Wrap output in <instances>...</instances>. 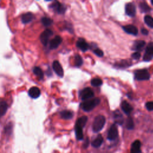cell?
<instances>
[{
  "label": "cell",
  "mask_w": 153,
  "mask_h": 153,
  "mask_svg": "<svg viewBox=\"0 0 153 153\" xmlns=\"http://www.w3.org/2000/svg\"><path fill=\"white\" fill-rule=\"evenodd\" d=\"M105 118L104 116L99 115L96 116L93 123V132L97 133L102 129L105 124Z\"/></svg>",
  "instance_id": "cell-1"
},
{
  "label": "cell",
  "mask_w": 153,
  "mask_h": 153,
  "mask_svg": "<svg viewBox=\"0 0 153 153\" xmlns=\"http://www.w3.org/2000/svg\"><path fill=\"white\" fill-rule=\"evenodd\" d=\"M100 103V99L97 97L90 99V100H87L84 101L83 104H81V107L82 109L86 112H89L92 111L93 108H94L97 105H98Z\"/></svg>",
  "instance_id": "cell-2"
},
{
  "label": "cell",
  "mask_w": 153,
  "mask_h": 153,
  "mask_svg": "<svg viewBox=\"0 0 153 153\" xmlns=\"http://www.w3.org/2000/svg\"><path fill=\"white\" fill-rule=\"evenodd\" d=\"M135 78L139 81L148 80L150 78V75L146 70H139L135 73Z\"/></svg>",
  "instance_id": "cell-3"
},
{
  "label": "cell",
  "mask_w": 153,
  "mask_h": 153,
  "mask_svg": "<svg viewBox=\"0 0 153 153\" xmlns=\"http://www.w3.org/2000/svg\"><path fill=\"white\" fill-rule=\"evenodd\" d=\"M50 8L53 10L55 12L58 13V14H64L67 10L66 6L58 1H54L50 5Z\"/></svg>",
  "instance_id": "cell-4"
},
{
  "label": "cell",
  "mask_w": 153,
  "mask_h": 153,
  "mask_svg": "<svg viewBox=\"0 0 153 153\" xmlns=\"http://www.w3.org/2000/svg\"><path fill=\"white\" fill-rule=\"evenodd\" d=\"M53 34V32L50 29H45L40 35V40L41 43L46 46L48 44L49 38L52 37Z\"/></svg>",
  "instance_id": "cell-5"
},
{
  "label": "cell",
  "mask_w": 153,
  "mask_h": 153,
  "mask_svg": "<svg viewBox=\"0 0 153 153\" xmlns=\"http://www.w3.org/2000/svg\"><path fill=\"white\" fill-rule=\"evenodd\" d=\"M153 58V42H149L146 48L145 53L143 56L144 61H149Z\"/></svg>",
  "instance_id": "cell-6"
},
{
  "label": "cell",
  "mask_w": 153,
  "mask_h": 153,
  "mask_svg": "<svg viewBox=\"0 0 153 153\" xmlns=\"http://www.w3.org/2000/svg\"><path fill=\"white\" fill-rule=\"evenodd\" d=\"M119 132L117 126L116 124H113L108 130L107 139L110 141H114L117 138Z\"/></svg>",
  "instance_id": "cell-7"
},
{
  "label": "cell",
  "mask_w": 153,
  "mask_h": 153,
  "mask_svg": "<svg viewBox=\"0 0 153 153\" xmlns=\"http://www.w3.org/2000/svg\"><path fill=\"white\" fill-rule=\"evenodd\" d=\"M80 95L83 100H87L92 98L94 96V92L90 88H85L80 93Z\"/></svg>",
  "instance_id": "cell-8"
},
{
  "label": "cell",
  "mask_w": 153,
  "mask_h": 153,
  "mask_svg": "<svg viewBox=\"0 0 153 153\" xmlns=\"http://www.w3.org/2000/svg\"><path fill=\"white\" fill-rule=\"evenodd\" d=\"M62 41V38L61 37L58 35L56 36L53 39H52L50 41L49 43V47L50 49H55L57 48L59 45L61 44Z\"/></svg>",
  "instance_id": "cell-9"
},
{
  "label": "cell",
  "mask_w": 153,
  "mask_h": 153,
  "mask_svg": "<svg viewBox=\"0 0 153 153\" xmlns=\"http://www.w3.org/2000/svg\"><path fill=\"white\" fill-rule=\"evenodd\" d=\"M53 69L55 73L60 77H62L64 76V70L61 65V64L58 61H55L53 63Z\"/></svg>",
  "instance_id": "cell-10"
},
{
  "label": "cell",
  "mask_w": 153,
  "mask_h": 153,
  "mask_svg": "<svg viewBox=\"0 0 153 153\" xmlns=\"http://www.w3.org/2000/svg\"><path fill=\"white\" fill-rule=\"evenodd\" d=\"M8 108L9 106L6 102L2 99H0V119L6 114Z\"/></svg>",
  "instance_id": "cell-11"
},
{
  "label": "cell",
  "mask_w": 153,
  "mask_h": 153,
  "mask_svg": "<svg viewBox=\"0 0 153 153\" xmlns=\"http://www.w3.org/2000/svg\"><path fill=\"white\" fill-rule=\"evenodd\" d=\"M126 13L130 16L133 17L136 15V7L133 3H127L126 5Z\"/></svg>",
  "instance_id": "cell-12"
},
{
  "label": "cell",
  "mask_w": 153,
  "mask_h": 153,
  "mask_svg": "<svg viewBox=\"0 0 153 153\" xmlns=\"http://www.w3.org/2000/svg\"><path fill=\"white\" fill-rule=\"evenodd\" d=\"M123 29L126 32L133 35H136L138 33V30L137 28L134 25H126L123 27Z\"/></svg>",
  "instance_id": "cell-13"
},
{
  "label": "cell",
  "mask_w": 153,
  "mask_h": 153,
  "mask_svg": "<svg viewBox=\"0 0 153 153\" xmlns=\"http://www.w3.org/2000/svg\"><path fill=\"white\" fill-rule=\"evenodd\" d=\"M28 94L33 99H37L41 95V91L38 87H32L29 90Z\"/></svg>",
  "instance_id": "cell-14"
},
{
  "label": "cell",
  "mask_w": 153,
  "mask_h": 153,
  "mask_svg": "<svg viewBox=\"0 0 153 153\" xmlns=\"http://www.w3.org/2000/svg\"><path fill=\"white\" fill-rule=\"evenodd\" d=\"M141 143L139 140L135 141L131 145L130 153H141Z\"/></svg>",
  "instance_id": "cell-15"
},
{
  "label": "cell",
  "mask_w": 153,
  "mask_h": 153,
  "mask_svg": "<svg viewBox=\"0 0 153 153\" xmlns=\"http://www.w3.org/2000/svg\"><path fill=\"white\" fill-rule=\"evenodd\" d=\"M34 19V15L32 13H26L21 17V20L23 24H26L32 22Z\"/></svg>",
  "instance_id": "cell-16"
},
{
  "label": "cell",
  "mask_w": 153,
  "mask_h": 153,
  "mask_svg": "<svg viewBox=\"0 0 153 153\" xmlns=\"http://www.w3.org/2000/svg\"><path fill=\"white\" fill-rule=\"evenodd\" d=\"M77 46L83 52H86L89 49V45L83 38H79L77 42Z\"/></svg>",
  "instance_id": "cell-17"
},
{
  "label": "cell",
  "mask_w": 153,
  "mask_h": 153,
  "mask_svg": "<svg viewBox=\"0 0 153 153\" xmlns=\"http://www.w3.org/2000/svg\"><path fill=\"white\" fill-rule=\"evenodd\" d=\"M121 107L123 112L127 115L130 114V113L133 111L132 107L126 100L122 102V103L121 104Z\"/></svg>",
  "instance_id": "cell-18"
},
{
  "label": "cell",
  "mask_w": 153,
  "mask_h": 153,
  "mask_svg": "<svg viewBox=\"0 0 153 153\" xmlns=\"http://www.w3.org/2000/svg\"><path fill=\"white\" fill-rule=\"evenodd\" d=\"M104 141L103 138L101 135H98L97 137L92 142V145L94 148H99L102 144Z\"/></svg>",
  "instance_id": "cell-19"
},
{
  "label": "cell",
  "mask_w": 153,
  "mask_h": 153,
  "mask_svg": "<svg viewBox=\"0 0 153 153\" xmlns=\"http://www.w3.org/2000/svg\"><path fill=\"white\" fill-rule=\"evenodd\" d=\"M145 41L143 40H138L136 41L132 47V50L135 51H139L142 49V48L145 45Z\"/></svg>",
  "instance_id": "cell-20"
},
{
  "label": "cell",
  "mask_w": 153,
  "mask_h": 153,
  "mask_svg": "<svg viewBox=\"0 0 153 153\" xmlns=\"http://www.w3.org/2000/svg\"><path fill=\"white\" fill-rule=\"evenodd\" d=\"M75 135L76 138L78 141H81L84 138V135H83V127L75 124Z\"/></svg>",
  "instance_id": "cell-21"
},
{
  "label": "cell",
  "mask_w": 153,
  "mask_h": 153,
  "mask_svg": "<svg viewBox=\"0 0 153 153\" xmlns=\"http://www.w3.org/2000/svg\"><path fill=\"white\" fill-rule=\"evenodd\" d=\"M33 73L36 75L39 80H41L44 78V74L42 70L38 67H35L33 68Z\"/></svg>",
  "instance_id": "cell-22"
},
{
  "label": "cell",
  "mask_w": 153,
  "mask_h": 153,
  "mask_svg": "<svg viewBox=\"0 0 153 153\" xmlns=\"http://www.w3.org/2000/svg\"><path fill=\"white\" fill-rule=\"evenodd\" d=\"M60 115H61V117L65 120H70L73 117L72 112L70 111H67V110L62 111V112H61Z\"/></svg>",
  "instance_id": "cell-23"
},
{
  "label": "cell",
  "mask_w": 153,
  "mask_h": 153,
  "mask_svg": "<svg viewBox=\"0 0 153 153\" xmlns=\"http://www.w3.org/2000/svg\"><path fill=\"white\" fill-rule=\"evenodd\" d=\"M114 118L116 119V122L117 124L122 125L123 123V118L121 113L119 111H116L114 112Z\"/></svg>",
  "instance_id": "cell-24"
},
{
  "label": "cell",
  "mask_w": 153,
  "mask_h": 153,
  "mask_svg": "<svg viewBox=\"0 0 153 153\" xmlns=\"http://www.w3.org/2000/svg\"><path fill=\"white\" fill-rule=\"evenodd\" d=\"M41 23L45 27H48L51 26L53 23V20L47 17H43L41 18Z\"/></svg>",
  "instance_id": "cell-25"
},
{
  "label": "cell",
  "mask_w": 153,
  "mask_h": 153,
  "mask_svg": "<svg viewBox=\"0 0 153 153\" xmlns=\"http://www.w3.org/2000/svg\"><path fill=\"white\" fill-rule=\"evenodd\" d=\"M139 8L142 12L143 13H148L151 11V8L148 5V4L145 2H142L139 4Z\"/></svg>",
  "instance_id": "cell-26"
},
{
  "label": "cell",
  "mask_w": 153,
  "mask_h": 153,
  "mask_svg": "<svg viewBox=\"0 0 153 153\" xmlns=\"http://www.w3.org/2000/svg\"><path fill=\"white\" fill-rule=\"evenodd\" d=\"M87 120H88V118L87 116H83L77 120L75 124H77L83 128L86 126Z\"/></svg>",
  "instance_id": "cell-27"
},
{
  "label": "cell",
  "mask_w": 153,
  "mask_h": 153,
  "mask_svg": "<svg viewBox=\"0 0 153 153\" xmlns=\"http://www.w3.org/2000/svg\"><path fill=\"white\" fill-rule=\"evenodd\" d=\"M83 59L79 55H76L74 58V64L77 67H80L83 64Z\"/></svg>",
  "instance_id": "cell-28"
},
{
  "label": "cell",
  "mask_w": 153,
  "mask_h": 153,
  "mask_svg": "<svg viewBox=\"0 0 153 153\" xmlns=\"http://www.w3.org/2000/svg\"><path fill=\"white\" fill-rule=\"evenodd\" d=\"M144 21L145 23L150 28H153V18L148 15H146L144 18Z\"/></svg>",
  "instance_id": "cell-29"
},
{
  "label": "cell",
  "mask_w": 153,
  "mask_h": 153,
  "mask_svg": "<svg viewBox=\"0 0 153 153\" xmlns=\"http://www.w3.org/2000/svg\"><path fill=\"white\" fill-rule=\"evenodd\" d=\"M91 84L94 87H99L102 84V81L99 78H95L91 81Z\"/></svg>",
  "instance_id": "cell-30"
},
{
  "label": "cell",
  "mask_w": 153,
  "mask_h": 153,
  "mask_svg": "<svg viewBox=\"0 0 153 153\" xmlns=\"http://www.w3.org/2000/svg\"><path fill=\"white\" fill-rule=\"evenodd\" d=\"M126 128L128 130H132L134 128V123L131 117H128L126 122Z\"/></svg>",
  "instance_id": "cell-31"
},
{
  "label": "cell",
  "mask_w": 153,
  "mask_h": 153,
  "mask_svg": "<svg viewBox=\"0 0 153 153\" xmlns=\"http://www.w3.org/2000/svg\"><path fill=\"white\" fill-rule=\"evenodd\" d=\"M93 52L96 56H97L99 57H102L104 56V52L99 48L94 49L93 50Z\"/></svg>",
  "instance_id": "cell-32"
},
{
  "label": "cell",
  "mask_w": 153,
  "mask_h": 153,
  "mask_svg": "<svg viewBox=\"0 0 153 153\" xmlns=\"http://www.w3.org/2000/svg\"><path fill=\"white\" fill-rule=\"evenodd\" d=\"M146 108L148 111L153 110V102H148L146 104Z\"/></svg>",
  "instance_id": "cell-33"
},
{
  "label": "cell",
  "mask_w": 153,
  "mask_h": 153,
  "mask_svg": "<svg viewBox=\"0 0 153 153\" xmlns=\"http://www.w3.org/2000/svg\"><path fill=\"white\" fill-rule=\"evenodd\" d=\"M132 58L134 59H139L141 58V54L138 52H136L132 55Z\"/></svg>",
  "instance_id": "cell-34"
},
{
  "label": "cell",
  "mask_w": 153,
  "mask_h": 153,
  "mask_svg": "<svg viewBox=\"0 0 153 153\" xmlns=\"http://www.w3.org/2000/svg\"><path fill=\"white\" fill-rule=\"evenodd\" d=\"M89 139L88 138H86V139L84 141V143H83V148H87L89 146Z\"/></svg>",
  "instance_id": "cell-35"
},
{
  "label": "cell",
  "mask_w": 153,
  "mask_h": 153,
  "mask_svg": "<svg viewBox=\"0 0 153 153\" xmlns=\"http://www.w3.org/2000/svg\"><path fill=\"white\" fill-rule=\"evenodd\" d=\"M141 32H142V34H143V35H147L148 34V30H146V29H142V30H141Z\"/></svg>",
  "instance_id": "cell-36"
},
{
  "label": "cell",
  "mask_w": 153,
  "mask_h": 153,
  "mask_svg": "<svg viewBox=\"0 0 153 153\" xmlns=\"http://www.w3.org/2000/svg\"><path fill=\"white\" fill-rule=\"evenodd\" d=\"M151 4H152V6H153V0H152V1H151Z\"/></svg>",
  "instance_id": "cell-37"
}]
</instances>
